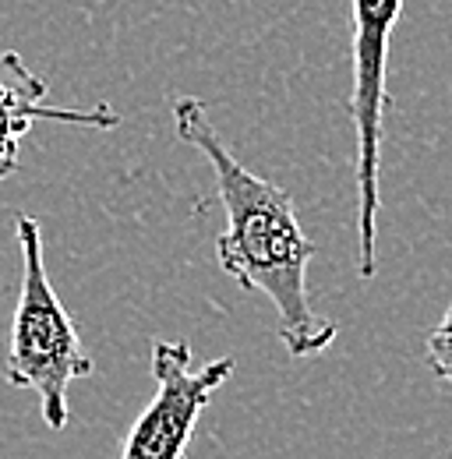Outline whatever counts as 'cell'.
I'll list each match as a JSON object with an SVG mask.
<instances>
[{
	"label": "cell",
	"instance_id": "6da1fadb",
	"mask_svg": "<svg viewBox=\"0 0 452 459\" xmlns=\"http://www.w3.org/2000/svg\"><path fill=\"white\" fill-rule=\"evenodd\" d=\"M173 127L180 142L198 149L216 173L226 209V230L216 237V262L248 293H265L276 307V333L290 357H315L336 340V322L322 318L308 297V265L315 240L304 233L290 191L248 170L223 142L209 107L198 96L173 100Z\"/></svg>",
	"mask_w": 452,
	"mask_h": 459
},
{
	"label": "cell",
	"instance_id": "7a4b0ae2",
	"mask_svg": "<svg viewBox=\"0 0 452 459\" xmlns=\"http://www.w3.org/2000/svg\"><path fill=\"white\" fill-rule=\"evenodd\" d=\"M18 251H22V283L11 318V346L4 360V378L14 389L39 396L47 428L60 431L67 424V389L78 378H89L92 357L85 353L82 336L56 297L47 262L43 237L32 216H14Z\"/></svg>",
	"mask_w": 452,
	"mask_h": 459
},
{
	"label": "cell",
	"instance_id": "3957f363",
	"mask_svg": "<svg viewBox=\"0 0 452 459\" xmlns=\"http://www.w3.org/2000/svg\"><path fill=\"white\" fill-rule=\"evenodd\" d=\"M403 0H350V120L357 131V276L378 273V163H382V124L393 110L389 96V39L399 22Z\"/></svg>",
	"mask_w": 452,
	"mask_h": 459
},
{
	"label": "cell",
	"instance_id": "277c9868",
	"mask_svg": "<svg viewBox=\"0 0 452 459\" xmlns=\"http://www.w3.org/2000/svg\"><path fill=\"white\" fill-rule=\"evenodd\" d=\"M230 375H233V357L198 364L187 340H156L152 343L156 396L131 424L120 446V459H184L202 410Z\"/></svg>",
	"mask_w": 452,
	"mask_h": 459
},
{
	"label": "cell",
	"instance_id": "5b68a950",
	"mask_svg": "<svg viewBox=\"0 0 452 459\" xmlns=\"http://www.w3.org/2000/svg\"><path fill=\"white\" fill-rule=\"evenodd\" d=\"M36 120L78 124V127H117L120 117L113 107L100 103L96 110H60L47 103V82L18 57L14 50L0 54V180L18 167V152Z\"/></svg>",
	"mask_w": 452,
	"mask_h": 459
},
{
	"label": "cell",
	"instance_id": "8992f818",
	"mask_svg": "<svg viewBox=\"0 0 452 459\" xmlns=\"http://www.w3.org/2000/svg\"><path fill=\"white\" fill-rule=\"evenodd\" d=\"M424 350H428V368H431V375H435L439 382H449L452 385V300H449V307H446V315H442V322L431 329Z\"/></svg>",
	"mask_w": 452,
	"mask_h": 459
}]
</instances>
